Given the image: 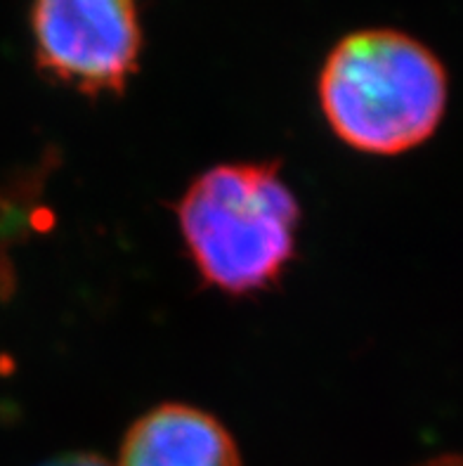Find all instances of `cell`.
Here are the masks:
<instances>
[{"label": "cell", "instance_id": "4", "mask_svg": "<svg viewBox=\"0 0 463 466\" xmlns=\"http://www.w3.org/2000/svg\"><path fill=\"white\" fill-rule=\"evenodd\" d=\"M116 466H244L232 433L211 412L164 402L130 424Z\"/></svg>", "mask_w": 463, "mask_h": 466}, {"label": "cell", "instance_id": "1", "mask_svg": "<svg viewBox=\"0 0 463 466\" xmlns=\"http://www.w3.org/2000/svg\"><path fill=\"white\" fill-rule=\"evenodd\" d=\"M176 218L206 287L235 299L275 289L298 254L303 213L277 161L206 168L182 192Z\"/></svg>", "mask_w": 463, "mask_h": 466}, {"label": "cell", "instance_id": "3", "mask_svg": "<svg viewBox=\"0 0 463 466\" xmlns=\"http://www.w3.org/2000/svg\"><path fill=\"white\" fill-rule=\"evenodd\" d=\"M38 69L86 95H121L140 69L137 0H31Z\"/></svg>", "mask_w": 463, "mask_h": 466}, {"label": "cell", "instance_id": "2", "mask_svg": "<svg viewBox=\"0 0 463 466\" xmlns=\"http://www.w3.org/2000/svg\"><path fill=\"white\" fill-rule=\"evenodd\" d=\"M317 97L343 145L371 157H399L426 145L442 126L449 78L438 55L409 34L364 29L331 47Z\"/></svg>", "mask_w": 463, "mask_h": 466}, {"label": "cell", "instance_id": "6", "mask_svg": "<svg viewBox=\"0 0 463 466\" xmlns=\"http://www.w3.org/2000/svg\"><path fill=\"white\" fill-rule=\"evenodd\" d=\"M417 466H463V455H440V457H433V460H426Z\"/></svg>", "mask_w": 463, "mask_h": 466}, {"label": "cell", "instance_id": "5", "mask_svg": "<svg viewBox=\"0 0 463 466\" xmlns=\"http://www.w3.org/2000/svg\"><path fill=\"white\" fill-rule=\"evenodd\" d=\"M41 466H112V464L102 460V457L90 455V452H69V455H59Z\"/></svg>", "mask_w": 463, "mask_h": 466}]
</instances>
